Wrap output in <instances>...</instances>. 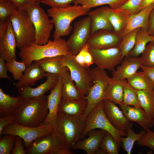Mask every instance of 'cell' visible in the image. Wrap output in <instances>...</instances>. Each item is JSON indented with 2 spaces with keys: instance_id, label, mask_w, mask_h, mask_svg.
I'll return each mask as SVG.
<instances>
[{
  "instance_id": "6da1fadb",
  "label": "cell",
  "mask_w": 154,
  "mask_h": 154,
  "mask_svg": "<svg viewBox=\"0 0 154 154\" xmlns=\"http://www.w3.org/2000/svg\"><path fill=\"white\" fill-rule=\"evenodd\" d=\"M48 114L47 96L24 98L14 114L16 123L21 125L37 127L43 124Z\"/></svg>"
},
{
  "instance_id": "7a4b0ae2",
  "label": "cell",
  "mask_w": 154,
  "mask_h": 154,
  "mask_svg": "<svg viewBox=\"0 0 154 154\" xmlns=\"http://www.w3.org/2000/svg\"><path fill=\"white\" fill-rule=\"evenodd\" d=\"M71 55L65 39L61 38L51 40L45 44L33 43L20 48L19 56L27 67L33 61L59 56Z\"/></svg>"
},
{
  "instance_id": "3957f363",
  "label": "cell",
  "mask_w": 154,
  "mask_h": 154,
  "mask_svg": "<svg viewBox=\"0 0 154 154\" xmlns=\"http://www.w3.org/2000/svg\"><path fill=\"white\" fill-rule=\"evenodd\" d=\"M88 12L80 5H74L62 8L51 7L47 14L55 27L53 40L67 36L70 33L72 27L71 22L76 18L87 14Z\"/></svg>"
},
{
  "instance_id": "277c9868",
  "label": "cell",
  "mask_w": 154,
  "mask_h": 154,
  "mask_svg": "<svg viewBox=\"0 0 154 154\" xmlns=\"http://www.w3.org/2000/svg\"><path fill=\"white\" fill-rule=\"evenodd\" d=\"M53 133L63 141L65 147L70 150L79 139L85 128L84 120L76 117L57 113L53 126Z\"/></svg>"
},
{
  "instance_id": "5b68a950",
  "label": "cell",
  "mask_w": 154,
  "mask_h": 154,
  "mask_svg": "<svg viewBox=\"0 0 154 154\" xmlns=\"http://www.w3.org/2000/svg\"><path fill=\"white\" fill-rule=\"evenodd\" d=\"M17 47L20 48L35 43L34 26L26 11L15 10L10 15Z\"/></svg>"
},
{
  "instance_id": "8992f818",
  "label": "cell",
  "mask_w": 154,
  "mask_h": 154,
  "mask_svg": "<svg viewBox=\"0 0 154 154\" xmlns=\"http://www.w3.org/2000/svg\"><path fill=\"white\" fill-rule=\"evenodd\" d=\"M85 128L80 139H83L90 130L99 128L110 133L119 147L120 139L127 133L121 131L114 127L106 117L103 110L102 101L99 102L87 116L85 120Z\"/></svg>"
},
{
  "instance_id": "52a82bcc",
  "label": "cell",
  "mask_w": 154,
  "mask_h": 154,
  "mask_svg": "<svg viewBox=\"0 0 154 154\" xmlns=\"http://www.w3.org/2000/svg\"><path fill=\"white\" fill-rule=\"evenodd\" d=\"M40 4L39 1L36 2L25 10L35 27V43L40 45L47 43L54 25Z\"/></svg>"
},
{
  "instance_id": "ba28073f",
  "label": "cell",
  "mask_w": 154,
  "mask_h": 154,
  "mask_svg": "<svg viewBox=\"0 0 154 154\" xmlns=\"http://www.w3.org/2000/svg\"><path fill=\"white\" fill-rule=\"evenodd\" d=\"M53 131V127L51 125L42 124L37 127H31L15 122L5 126L0 135H12L19 136L23 139V145L27 149L35 141L52 133Z\"/></svg>"
},
{
  "instance_id": "9c48e42d",
  "label": "cell",
  "mask_w": 154,
  "mask_h": 154,
  "mask_svg": "<svg viewBox=\"0 0 154 154\" xmlns=\"http://www.w3.org/2000/svg\"><path fill=\"white\" fill-rule=\"evenodd\" d=\"M93 84L90 89L85 98L88 102L85 119L94 108L104 98L107 87L111 79L105 70L96 66L91 70Z\"/></svg>"
},
{
  "instance_id": "30bf717a",
  "label": "cell",
  "mask_w": 154,
  "mask_h": 154,
  "mask_svg": "<svg viewBox=\"0 0 154 154\" xmlns=\"http://www.w3.org/2000/svg\"><path fill=\"white\" fill-rule=\"evenodd\" d=\"M62 63L63 66L68 68L77 87L86 96L94 83L90 67L80 65L71 55L62 56Z\"/></svg>"
},
{
  "instance_id": "8fae6325",
  "label": "cell",
  "mask_w": 154,
  "mask_h": 154,
  "mask_svg": "<svg viewBox=\"0 0 154 154\" xmlns=\"http://www.w3.org/2000/svg\"><path fill=\"white\" fill-rule=\"evenodd\" d=\"M91 31V19L88 16L74 23L72 33L66 41L71 55H76L87 44Z\"/></svg>"
},
{
  "instance_id": "7c38bea8",
  "label": "cell",
  "mask_w": 154,
  "mask_h": 154,
  "mask_svg": "<svg viewBox=\"0 0 154 154\" xmlns=\"http://www.w3.org/2000/svg\"><path fill=\"white\" fill-rule=\"evenodd\" d=\"M15 36L9 18L0 22V57L6 62L17 60Z\"/></svg>"
},
{
  "instance_id": "4fadbf2b",
  "label": "cell",
  "mask_w": 154,
  "mask_h": 154,
  "mask_svg": "<svg viewBox=\"0 0 154 154\" xmlns=\"http://www.w3.org/2000/svg\"><path fill=\"white\" fill-rule=\"evenodd\" d=\"M94 63L100 68L113 71L119 64L123 59L121 52L118 47L98 49L89 48Z\"/></svg>"
},
{
  "instance_id": "5bb4252c",
  "label": "cell",
  "mask_w": 154,
  "mask_h": 154,
  "mask_svg": "<svg viewBox=\"0 0 154 154\" xmlns=\"http://www.w3.org/2000/svg\"><path fill=\"white\" fill-rule=\"evenodd\" d=\"M103 110L109 121L119 131L127 133L132 127L133 124L125 116L122 111L111 101L104 99L102 101Z\"/></svg>"
},
{
  "instance_id": "9a60e30c",
  "label": "cell",
  "mask_w": 154,
  "mask_h": 154,
  "mask_svg": "<svg viewBox=\"0 0 154 154\" xmlns=\"http://www.w3.org/2000/svg\"><path fill=\"white\" fill-rule=\"evenodd\" d=\"M122 37L114 31L100 30L91 35L87 44L89 48L98 49L118 47Z\"/></svg>"
},
{
  "instance_id": "2e32d148",
  "label": "cell",
  "mask_w": 154,
  "mask_h": 154,
  "mask_svg": "<svg viewBox=\"0 0 154 154\" xmlns=\"http://www.w3.org/2000/svg\"><path fill=\"white\" fill-rule=\"evenodd\" d=\"M64 147H65L62 140L52 133L35 141L25 150L28 154H51L53 151Z\"/></svg>"
},
{
  "instance_id": "e0dca14e",
  "label": "cell",
  "mask_w": 154,
  "mask_h": 154,
  "mask_svg": "<svg viewBox=\"0 0 154 154\" xmlns=\"http://www.w3.org/2000/svg\"><path fill=\"white\" fill-rule=\"evenodd\" d=\"M119 64L112 72V78L113 79H126L136 73L142 66L141 57L129 56L124 57Z\"/></svg>"
},
{
  "instance_id": "ac0fdd59",
  "label": "cell",
  "mask_w": 154,
  "mask_h": 154,
  "mask_svg": "<svg viewBox=\"0 0 154 154\" xmlns=\"http://www.w3.org/2000/svg\"><path fill=\"white\" fill-rule=\"evenodd\" d=\"M59 75L46 73V80L35 88L22 86L17 88L19 95L23 98L38 97L44 95L47 91L53 89L56 84Z\"/></svg>"
},
{
  "instance_id": "d6986e66",
  "label": "cell",
  "mask_w": 154,
  "mask_h": 154,
  "mask_svg": "<svg viewBox=\"0 0 154 154\" xmlns=\"http://www.w3.org/2000/svg\"><path fill=\"white\" fill-rule=\"evenodd\" d=\"M119 105L130 121L137 123L145 130L150 129L154 126V119L150 117L141 107L131 106L125 105L122 102Z\"/></svg>"
},
{
  "instance_id": "ffe728a7",
  "label": "cell",
  "mask_w": 154,
  "mask_h": 154,
  "mask_svg": "<svg viewBox=\"0 0 154 154\" xmlns=\"http://www.w3.org/2000/svg\"><path fill=\"white\" fill-rule=\"evenodd\" d=\"M87 106L88 102L85 96L83 98L75 99L62 98L58 107V113L83 118Z\"/></svg>"
},
{
  "instance_id": "44dd1931",
  "label": "cell",
  "mask_w": 154,
  "mask_h": 154,
  "mask_svg": "<svg viewBox=\"0 0 154 154\" xmlns=\"http://www.w3.org/2000/svg\"><path fill=\"white\" fill-rule=\"evenodd\" d=\"M62 79L60 75L56 84L47 96L48 114L43 124L51 125L53 126L55 124L58 107L62 99Z\"/></svg>"
},
{
  "instance_id": "7402d4cb",
  "label": "cell",
  "mask_w": 154,
  "mask_h": 154,
  "mask_svg": "<svg viewBox=\"0 0 154 154\" xmlns=\"http://www.w3.org/2000/svg\"><path fill=\"white\" fill-rule=\"evenodd\" d=\"M106 131L100 129H92L89 131L86 138L77 141L72 145V149H82L88 154H94L95 151L99 147L100 142Z\"/></svg>"
},
{
  "instance_id": "603a6c76",
  "label": "cell",
  "mask_w": 154,
  "mask_h": 154,
  "mask_svg": "<svg viewBox=\"0 0 154 154\" xmlns=\"http://www.w3.org/2000/svg\"><path fill=\"white\" fill-rule=\"evenodd\" d=\"M153 8L154 3L129 16L126 27L121 36L122 37L130 31L138 28H142L147 31L149 15Z\"/></svg>"
},
{
  "instance_id": "cb8c5ba5",
  "label": "cell",
  "mask_w": 154,
  "mask_h": 154,
  "mask_svg": "<svg viewBox=\"0 0 154 154\" xmlns=\"http://www.w3.org/2000/svg\"><path fill=\"white\" fill-rule=\"evenodd\" d=\"M107 6H103L88 12L87 15L91 19L92 35L100 30L114 31L107 15Z\"/></svg>"
},
{
  "instance_id": "d4e9b609",
  "label": "cell",
  "mask_w": 154,
  "mask_h": 154,
  "mask_svg": "<svg viewBox=\"0 0 154 154\" xmlns=\"http://www.w3.org/2000/svg\"><path fill=\"white\" fill-rule=\"evenodd\" d=\"M46 73L36 63H32L27 66L21 79L15 84L17 88L31 86L38 80L46 77Z\"/></svg>"
},
{
  "instance_id": "484cf974",
  "label": "cell",
  "mask_w": 154,
  "mask_h": 154,
  "mask_svg": "<svg viewBox=\"0 0 154 154\" xmlns=\"http://www.w3.org/2000/svg\"><path fill=\"white\" fill-rule=\"evenodd\" d=\"M62 81V98L75 99L85 97L75 84L72 78L69 70L66 67L60 74Z\"/></svg>"
},
{
  "instance_id": "4316f807",
  "label": "cell",
  "mask_w": 154,
  "mask_h": 154,
  "mask_svg": "<svg viewBox=\"0 0 154 154\" xmlns=\"http://www.w3.org/2000/svg\"><path fill=\"white\" fill-rule=\"evenodd\" d=\"M24 98L20 95L12 97L0 88V117L13 114L22 104Z\"/></svg>"
},
{
  "instance_id": "83f0119b",
  "label": "cell",
  "mask_w": 154,
  "mask_h": 154,
  "mask_svg": "<svg viewBox=\"0 0 154 154\" xmlns=\"http://www.w3.org/2000/svg\"><path fill=\"white\" fill-rule=\"evenodd\" d=\"M126 79L118 80L111 78L107 87L103 100L107 99L119 104L123 102L124 87Z\"/></svg>"
},
{
  "instance_id": "f1b7e54d",
  "label": "cell",
  "mask_w": 154,
  "mask_h": 154,
  "mask_svg": "<svg viewBox=\"0 0 154 154\" xmlns=\"http://www.w3.org/2000/svg\"><path fill=\"white\" fill-rule=\"evenodd\" d=\"M62 56L46 58L34 62L46 73L60 75L66 67L62 64Z\"/></svg>"
},
{
  "instance_id": "f546056e",
  "label": "cell",
  "mask_w": 154,
  "mask_h": 154,
  "mask_svg": "<svg viewBox=\"0 0 154 154\" xmlns=\"http://www.w3.org/2000/svg\"><path fill=\"white\" fill-rule=\"evenodd\" d=\"M127 83L133 88L137 90H154V83L144 71L137 72L126 79Z\"/></svg>"
},
{
  "instance_id": "4dcf8cb0",
  "label": "cell",
  "mask_w": 154,
  "mask_h": 154,
  "mask_svg": "<svg viewBox=\"0 0 154 154\" xmlns=\"http://www.w3.org/2000/svg\"><path fill=\"white\" fill-rule=\"evenodd\" d=\"M106 11L108 17L114 28V31L121 36L126 27L129 16L117 11L108 6Z\"/></svg>"
},
{
  "instance_id": "1f68e13d",
  "label": "cell",
  "mask_w": 154,
  "mask_h": 154,
  "mask_svg": "<svg viewBox=\"0 0 154 154\" xmlns=\"http://www.w3.org/2000/svg\"><path fill=\"white\" fill-rule=\"evenodd\" d=\"M154 40V36L150 35L147 31L139 28L136 35L134 46L128 56L138 57L145 48L147 44Z\"/></svg>"
},
{
  "instance_id": "d6a6232c",
  "label": "cell",
  "mask_w": 154,
  "mask_h": 154,
  "mask_svg": "<svg viewBox=\"0 0 154 154\" xmlns=\"http://www.w3.org/2000/svg\"><path fill=\"white\" fill-rule=\"evenodd\" d=\"M128 0H75L72 3L74 5H80L88 11L94 7L108 5L112 9H116Z\"/></svg>"
},
{
  "instance_id": "836d02e7",
  "label": "cell",
  "mask_w": 154,
  "mask_h": 154,
  "mask_svg": "<svg viewBox=\"0 0 154 154\" xmlns=\"http://www.w3.org/2000/svg\"><path fill=\"white\" fill-rule=\"evenodd\" d=\"M135 90L141 107L154 119V90Z\"/></svg>"
},
{
  "instance_id": "e575fe53",
  "label": "cell",
  "mask_w": 154,
  "mask_h": 154,
  "mask_svg": "<svg viewBox=\"0 0 154 154\" xmlns=\"http://www.w3.org/2000/svg\"><path fill=\"white\" fill-rule=\"evenodd\" d=\"M139 29H135L122 37L118 47L121 52L123 58L128 56L133 48L135 42L136 34Z\"/></svg>"
},
{
  "instance_id": "d590c367",
  "label": "cell",
  "mask_w": 154,
  "mask_h": 154,
  "mask_svg": "<svg viewBox=\"0 0 154 154\" xmlns=\"http://www.w3.org/2000/svg\"><path fill=\"white\" fill-rule=\"evenodd\" d=\"M145 132V130L144 129L139 133H135L131 128L127 131V135L126 137H123L122 136L121 137V145L127 154H131L134 142L139 140Z\"/></svg>"
},
{
  "instance_id": "8d00e7d4",
  "label": "cell",
  "mask_w": 154,
  "mask_h": 154,
  "mask_svg": "<svg viewBox=\"0 0 154 154\" xmlns=\"http://www.w3.org/2000/svg\"><path fill=\"white\" fill-rule=\"evenodd\" d=\"M99 148L106 154H118L120 149L113 136L107 132L102 139Z\"/></svg>"
},
{
  "instance_id": "74e56055",
  "label": "cell",
  "mask_w": 154,
  "mask_h": 154,
  "mask_svg": "<svg viewBox=\"0 0 154 154\" xmlns=\"http://www.w3.org/2000/svg\"><path fill=\"white\" fill-rule=\"evenodd\" d=\"M122 103L127 105L141 107L135 90L127 83V81L124 85Z\"/></svg>"
},
{
  "instance_id": "f35d334b",
  "label": "cell",
  "mask_w": 154,
  "mask_h": 154,
  "mask_svg": "<svg viewBox=\"0 0 154 154\" xmlns=\"http://www.w3.org/2000/svg\"><path fill=\"white\" fill-rule=\"evenodd\" d=\"M6 66L8 71L12 74L13 78L19 81L21 79L27 66L23 62H18L17 60L6 62Z\"/></svg>"
},
{
  "instance_id": "ab89813d",
  "label": "cell",
  "mask_w": 154,
  "mask_h": 154,
  "mask_svg": "<svg viewBox=\"0 0 154 154\" xmlns=\"http://www.w3.org/2000/svg\"><path fill=\"white\" fill-rule=\"evenodd\" d=\"M141 54L142 66L154 68V40L150 42Z\"/></svg>"
},
{
  "instance_id": "60d3db41",
  "label": "cell",
  "mask_w": 154,
  "mask_h": 154,
  "mask_svg": "<svg viewBox=\"0 0 154 154\" xmlns=\"http://www.w3.org/2000/svg\"><path fill=\"white\" fill-rule=\"evenodd\" d=\"M18 9L15 4L10 0H0V22L8 19L16 10Z\"/></svg>"
},
{
  "instance_id": "b9f144b4",
  "label": "cell",
  "mask_w": 154,
  "mask_h": 154,
  "mask_svg": "<svg viewBox=\"0 0 154 154\" xmlns=\"http://www.w3.org/2000/svg\"><path fill=\"white\" fill-rule=\"evenodd\" d=\"M142 0H128L118 8L114 9L129 16L138 13V8Z\"/></svg>"
},
{
  "instance_id": "7bdbcfd3",
  "label": "cell",
  "mask_w": 154,
  "mask_h": 154,
  "mask_svg": "<svg viewBox=\"0 0 154 154\" xmlns=\"http://www.w3.org/2000/svg\"><path fill=\"white\" fill-rule=\"evenodd\" d=\"M0 140V154H10L14 146L16 136L6 135Z\"/></svg>"
},
{
  "instance_id": "ee69618b",
  "label": "cell",
  "mask_w": 154,
  "mask_h": 154,
  "mask_svg": "<svg viewBox=\"0 0 154 154\" xmlns=\"http://www.w3.org/2000/svg\"><path fill=\"white\" fill-rule=\"evenodd\" d=\"M137 145L140 146H145L150 148L154 152V132L148 129L141 137L136 141Z\"/></svg>"
},
{
  "instance_id": "f6af8a7d",
  "label": "cell",
  "mask_w": 154,
  "mask_h": 154,
  "mask_svg": "<svg viewBox=\"0 0 154 154\" xmlns=\"http://www.w3.org/2000/svg\"><path fill=\"white\" fill-rule=\"evenodd\" d=\"M75 0H39L41 3L52 8H62L70 6Z\"/></svg>"
},
{
  "instance_id": "bcb514c9",
  "label": "cell",
  "mask_w": 154,
  "mask_h": 154,
  "mask_svg": "<svg viewBox=\"0 0 154 154\" xmlns=\"http://www.w3.org/2000/svg\"><path fill=\"white\" fill-rule=\"evenodd\" d=\"M23 140L20 137L17 136L14 146L11 151L12 154H26V150L23 146Z\"/></svg>"
},
{
  "instance_id": "7dc6e473",
  "label": "cell",
  "mask_w": 154,
  "mask_h": 154,
  "mask_svg": "<svg viewBox=\"0 0 154 154\" xmlns=\"http://www.w3.org/2000/svg\"><path fill=\"white\" fill-rule=\"evenodd\" d=\"M13 2L19 10H25L35 2L39 0H10Z\"/></svg>"
},
{
  "instance_id": "c3c4849f",
  "label": "cell",
  "mask_w": 154,
  "mask_h": 154,
  "mask_svg": "<svg viewBox=\"0 0 154 154\" xmlns=\"http://www.w3.org/2000/svg\"><path fill=\"white\" fill-rule=\"evenodd\" d=\"M89 49V46L87 44L82 47L76 55L74 56L75 61L82 66H85V55L86 52Z\"/></svg>"
},
{
  "instance_id": "681fc988",
  "label": "cell",
  "mask_w": 154,
  "mask_h": 154,
  "mask_svg": "<svg viewBox=\"0 0 154 154\" xmlns=\"http://www.w3.org/2000/svg\"><path fill=\"white\" fill-rule=\"evenodd\" d=\"M16 117L15 114L7 115L0 118V134L3 128L10 123H16Z\"/></svg>"
},
{
  "instance_id": "f907efd6",
  "label": "cell",
  "mask_w": 154,
  "mask_h": 154,
  "mask_svg": "<svg viewBox=\"0 0 154 154\" xmlns=\"http://www.w3.org/2000/svg\"><path fill=\"white\" fill-rule=\"evenodd\" d=\"M5 61L4 59L0 57V78L12 80L11 78L7 74V71L8 70L6 66Z\"/></svg>"
},
{
  "instance_id": "816d5d0a",
  "label": "cell",
  "mask_w": 154,
  "mask_h": 154,
  "mask_svg": "<svg viewBox=\"0 0 154 154\" xmlns=\"http://www.w3.org/2000/svg\"><path fill=\"white\" fill-rule=\"evenodd\" d=\"M147 32L150 35L154 36V8L149 15Z\"/></svg>"
},
{
  "instance_id": "f5cc1de1",
  "label": "cell",
  "mask_w": 154,
  "mask_h": 154,
  "mask_svg": "<svg viewBox=\"0 0 154 154\" xmlns=\"http://www.w3.org/2000/svg\"><path fill=\"white\" fill-rule=\"evenodd\" d=\"M94 63L93 57L90 53L89 49L86 52L85 57V65L86 66L89 67Z\"/></svg>"
},
{
  "instance_id": "db71d44e",
  "label": "cell",
  "mask_w": 154,
  "mask_h": 154,
  "mask_svg": "<svg viewBox=\"0 0 154 154\" xmlns=\"http://www.w3.org/2000/svg\"><path fill=\"white\" fill-rule=\"evenodd\" d=\"M152 80L154 83V68H149L142 66L141 68Z\"/></svg>"
},
{
  "instance_id": "11a10c76",
  "label": "cell",
  "mask_w": 154,
  "mask_h": 154,
  "mask_svg": "<svg viewBox=\"0 0 154 154\" xmlns=\"http://www.w3.org/2000/svg\"><path fill=\"white\" fill-rule=\"evenodd\" d=\"M74 154L70 151V150L66 147L57 149L52 151L51 154Z\"/></svg>"
},
{
  "instance_id": "9f6ffc18",
  "label": "cell",
  "mask_w": 154,
  "mask_h": 154,
  "mask_svg": "<svg viewBox=\"0 0 154 154\" xmlns=\"http://www.w3.org/2000/svg\"><path fill=\"white\" fill-rule=\"evenodd\" d=\"M154 3V0H142L139 6L138 12Z\"/></svg>"
},
{
  "instance_id": "6f0895ef",
  "label": "cell",
  "mask_w": 154,
  "mask_h": 154,
  "mask_svg": "<svg viewBox=\"0 0 154 154\" xmlns=\"http://www.w3.org/2000/svg\"><path fill=\"white\" fill-rule=\"evenodd\" d=\"M94 154H106V153L99 147L95 151Z\"/></svg>"
}]
</instances>
